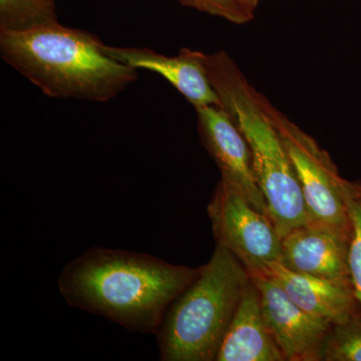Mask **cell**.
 Instances as JSON below:
<instances>
[{"mask_svg": "<svg viewBox=\"0 0 361 361\" xmlns=\"http://www.w3.org/2000/svg\"><path fill=\"white\" fill-rule=\"evenodd\" d=\"M149 254L92 247L59 277V290L73 308L99 315L134 334H156L173 301L200 274Z\"/></svg>", "mask_w": 361, "mask_h": 361, "instance_id": "6da1fadb", "label": "cell"}, {"mask_svg": "<svg viewBox=\"0 0 361 361\" xmlns=\"http://www.w3.org/2000/svg\"><path fill=\"white\" fill-rule=\"evenodd\" d=\"M1 58L47 96L109 102L137 78L94 35L61 23L23 32L0 30Z\"/></svg>", "mask_w": 361, "mask_h": 361, "instance_id": "7a4b0ae2", "label": "cell"}, {"mask_svg": "<svg viewBox=\"0 0 361 361\" xmlns=\"http://www.w3.org/2000/svg\"><path fill=\"white\" fill-rule=\"evenodd\" d=\"M205 66L221 106L245 137L268 215L283 238L310 218L293 164L271 116V103L252 87L227 52L205 54Z\"/></svg>", "mask_w": 361, "mask_h": 361, "instance_id": "3957f363", "label": "cell"}, {"mask_svg": "<svg viewBox=\"0 0 361 361\" xmlns=\"http://www.w3.org/2000/svg\"><path fill=\"white\" fill-rule=\"evenodd\" d=\"M250 274L216 245L200 274L169 306L155 334L163 361H216Z\"/></svg>", "mask_w": 361, "mask_h": 361, "instance_id": "277c9868", "label": "cell"}, {"mask_svg": "<svg viewBox=\"0 0 361 361\" xmlns=\"http://www.w3.org/2000/svg\"><path fill=\"white\" fill-rule=\"evenodd\" d=\"M208 215L216 243L231 252L251 276L265 275L271 263L281 261L282 238L272 221L223 178L209 203Z\"/></svg>", "mask_w": 361, "mask_h": 361, "instance_id": "5b68a950", "label": "cell"}, {"mask_svg": "<svg viewBox=\"0 0 361 361\" xmlns=\"http://www.w3.org/2000/svg\"><path fill=\"white\" fill-rule=\"evenodd\" d=\"M271 116L302 188L311 222L351 231L344 201V179L329 154L272 104Z\"/></svg>", "mask_w": 361, "mask_h": 361, "instance_id": "8992f818", "label": "cell"}, {"mask_svg": "<svg viewBox=\"0 0 361 361\" xmlns=\"http://www.w3.org/2000/svg\"><path fill=\"white\" fill-rule=\"evenodd\" d=\"M251 277L260 292L266 326L285 361H322V345L334 323L299 307L267 275Z\"/></svg>", "mask_w": 361, "mask_h": 361, "instance_id": "52a82bcc", "label": "cell"}, {"mask_svg": "<svg viewBox=\"0 0 361 361\" xmlns=\"http://www.w3.org/2000/svg\"><path fill=\"white\" fill-rule=\"evenodd\" d=\"M196 113L201 141L219 167L221 178L231 183L256 210L269 217L254 175L250 149L231 116L221 106H201Z\"/></svg>", "mask_w": 361, "mask_h": 361, "instance_id": "ba28073f", "label": "cell"}, {"mask_svg": "<svg viewBox=\"0 0 361 361\" xmlns=\"http://www.w3.org/2000/svg\"><path fill=\"white\" fill-rule=\"evenodd\" d=\"M350 240L348 230L310 221L282 238L280 263L294 272L313 276L351 278L348 263Z\"/></svg>", "mask_w": 361, "mask_h": 361, "instance_id": "9c48e42d", "label": "cell"}, {"mask_svg": "<svg viewBox=\"0 0 361 361\" xmlns=\"http://www.w3.org/2000/svg\"><path fill=\"white\" fill-rule=\"evenodd\" d=\"M111 58L130 68L154 71L167 80L195 109L221 106L205 66V54L189 49H180L176 56L158 54L149 49L116 47L104 44Z\"/></svg>", "mask_w": 361, "mask_h": 361, "instance_id": "30bf717a", "label": "cell"}, {"mask_svg": "<svg viewBox=\"0 0 361 361\" xmlns=\"http://www.w3.org/2000/svg\"><path fill=\"white\" fill-rule=\"evenodd\" d=\"M306 312L336 324L361 314L351 278L336 279L294 272L280 262L269 264L266 274Z\"/></svg>", "mask_w": 361, "mask_h": 361, "instance_id": "8fae6325", "label": "cell"}, {"mask_svg": "<svg viewBox=\"0 0 361 361\" xmlns=\"http://www.w3.org/2000/svg\"><path fill=\"white\" fill-rule=\"evenodd\" d=\"M216 361H285L266 326L260 292L251 276Z\"/></svg>", "mask_w": 361, "mask_h": 361, "instance_id": "7c38bea8", "label": "cell"}, {"mask_svg": "<svg viewBox=\"0 0 361 361\" xmlns=\"http://www.w3.org/2000/svg\"><path fill=\"white\" fill-rule=\"evenodd\" d=\"M56 23L52 0H0V30L23 32Z\"/></svg>", "mask_w": 361, "mask_h": 361, "instance_id": "4fadbf2b", "label": "cell"}, {"mask_svg": "<svg viewBox=\"0 0 361 361\" xmlns=\"http://www.w3.org/2000/svg\"><path fill=\"white\" fill-rule=\"evenodd\" d=\"M322 361H361V314L332 325L322 349Z\"/></svg>", "mask_w": 361, "mask_h": 361, "instance_id": "5bb4252c", "label": "cell"}, {"mask_svg": "<svg viewBox=\"0 0 361 361\" xmlns=\"http://www.w3.org/2000/svg\"><path fill=\"white\" fill-rule=\"evenodd\" d=\"M343 195L351 226L349 270L361 312V180L344 179Z\"/></svg>", "mask_w": 361, "mask_h": 361, "instance_id": "9a60e30c", "label": "cell"}, {"mask_svg": "<svg viewBox=\"0 0 361 361\" xmlns=\"http://www.w3.org/2000/svg\"><path fill=\"white\" fill-rule=\"evenodd\" d=\"M179 2L236 25H243L254 18V11L242 0H179Z\"/></svg>", "mask_w": 361, "mask_h": 361, "instance_id": "2e32d148", "label": "cell"}, {"mask_svg": "<svg viewBox=\"0 0 361 361\" xmlns=\"http://www.w3.org/2000/svg\"><path fill=\"white\" fill-rule=\"evenodd\" d=\"M247 6L250 7L252 11H255L256 7H257L259 2L261 0H242Z\"/></svg>", "mask_w": 361, "mask_h": 361, "instance_id": "e0dca14e", "label": "cell"}, {"mask_svg": "<svg viewBox=\"0 0 361 361\" xmlns=\"http://www.w3.org/2000/svg\"><path fill=\"white\" fill-rule=\"evenodd\" d=\"M52 1H54V0H52Z\"/></svg>", "mask_w": 361, "mask_h": 361, "instance_id": "ac0fdd59", "label": "cell"}]
</instances>
